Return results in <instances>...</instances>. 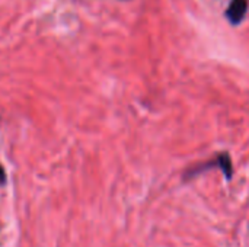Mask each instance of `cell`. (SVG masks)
Returning a JSON list of instances; mask_svg holds the SVG:
<instances>
[{
    "instance_id": "6da1fadb",
    "label": "cell",
    "mask_w": 249,
    "mask_h": 247,
    "mask_svg": "<svg viewBox=\"0 0 249 247\" xmlns=\"http://www.w3.org/2000/svg\"><path fill=\"white\" fill-rule=\"evenodd\" d=\"M213 167H219V169L223 172V175H225L226 179H232V175H233L232 159H231V156H229L228 153H225V151L220 153V154H217L214 159H212V160H209V162H206V163H201V165H198V166H196V167H193V169H188V170L185 172V179H191V178H194V176H198L200 173L207 172V170H210V169H213Z\"/></svg>"
},
{
    "instance_id": "7a4b0ae2",
    "label": "cell",
    "mask_w": 249,
    "mask_h": 247,
    "mask_svg": "<svg viewBox=\"0 0 249 247\" xmlns=\"http://www.w3.org/2000/svg\"><path fill=\"white\" fill-rule=\"evenodd\" d=\"M248 7V0H232L225 12V16L232 25H241V22L247 17Z\"/></svg>"
},
{
    "instance_id": "3957f363",
    "label": "cell",
    "mask_w": 249,
    "mask_h": 247,
    "mask_svg": "<svg viewBox=\"0 0 249 247\" xmlns=\"http://www.w3.org/2000/svg\"><path fill=\"white\" fill-rule=\"evenodd\" d=\"M6 183V172L3 169V166L0 165V186H3Z\"/></svg>"
}]
</instances>
